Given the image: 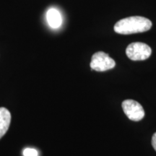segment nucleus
Instances as JSON below:
<instances>
[{
    "mask_svg": "<svg viewBox=\"0 0 156 156\" xmlns=\"http://www.w3.org/2000/svg\"><path fill=\"white\" fill-rule=\"evenodd\" d=\"M149 19L141 16L129 17L120 20L114 25V31L122 35H129L144 33L152 27Z\"/></svg>",
    "mask_w": 156,
    "mask_h": 156,
    "instance_id": "1",
    "label": "nucleus"
},
{
    "mask_svg": "<svg viewBox=\"0 0 156 156\" xmlns=\"http://www.w3.org/2000/svg\"><path fill=\"white\" fill-rule=\"evenodd\" d=\"M23 155L24 156H38V153L36 150L33 148H25L23 151Z\"/></svg>",
    "mask_w": 156,
    "mask_h": 156,
    "instance_id": "7",
    "label": "nucleus"
},
{
    "mask_svg": "<svg viewBox=\"0 0 156 156\" xmlns=\"http://www.w3.org/2000/svg\"><path fill=\"white\" fill-rule=\"evenodd\" d=\"M11 114L6 108H0V139L6 134L10 125Z\"/></svg>",
    "mask_w": 156,
    "mask_h": 156,
    "instance_id": "5",
    "label": "nucleus"
},
{
    "mask_svg": "<svg viewBox=\"0 0 156 156\" xmlns=\"http://www.w3.org/2000/svg\"><path fill=\"white\" fill-rule=\"evenodd\" d=\"M122 108L124 114L130 120L139 122L145 116V111L140 103L128 99L122 102Z\"/></svg>",
    "mask_w": 156,
    "mask_h": 156,
    "instance_id": "4",
    "label": "nucleus"
},
{
    "mask_svg": "<svg viewBox=\"0 0 156 156\" xmlns=\"http://www.w3.org/2000/svg\"><path fill=\"white\" fill-rule=\"evenodd\" d=\"M90 65L93 70L105 72L113 69L116 66V62L108 54L103 51H98L93 55Z\"/></svg>",
    "mask_w": 156,
    "mask_h": 156,
    "instance_id": "3",
    "label": "nucleus"
},
{
    "mask_svg": "<svg viewBox=\"0 0 156 156\" xmlns=\"http://www.w3.org/2000/svg\"><path fill=\"white\" fill-rule=\"evenodd\" d=\"M46 20L50 27L52 28H58L62 23V17L57 9L51 8L46 13Z\"/></svg>",
    "mask_w": 156,
    "mask_h": 156,
    "instance_id": "6",
    "label": "nucleus"
},
{
    "mask_svg": "<svg viewBox=\"0 0 156 156\" xmlns=\"http://www.w3.org/2000/svg\"><path fill=\"white\" fill-rule=\"evenodd\" d=\"M151 142H152V145H153L154 150L156 151V132H155L153 135Z\"/></svg>",
    "mask_w": 156,
    "mask_h": 156,
    "instance_id": "8",
    "label": "nucleus"
},
{
    "mask_svg": "<svg viewBox=\"0 0 156 156\" xmlns=\"http://www.w3.org/2000/svg\"><path fill=\"white\" fill-rule=\"evenodd\" d=\"M152 49L148 45L141 42L130 44L126 49V54L132 61H143L151 56Z\"/></svg>",
    "mask_w": 156,
    "mask_h": 156,
    "instance_id": "2",
    "label": "nucleus"
}]
</instances>
